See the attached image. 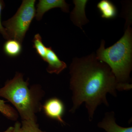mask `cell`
Wrapping results in <instances>:
<instances>
[{"mask_svg": "<svg viewBox=\"0 0 132 132\" xmlns=\"http://www.w3.org/2000/svg\"><path fill=\"white\" fill-rule=\"evenodd\" d=\"M69 69L73 103L69 112L74 113L85 102L90 121L98 106L102 104L109 106L108 93L116 97L117 91L132 88L131 84L118 82L108 65L98 60L94 54L75 58Z\"/></svg>", "mask_w": 132, "mask_h": 132, "instance_id": "6da1fadb", "label": "cell"}, {"mask_svg": "<svg viewBox=\"0 0 132 132\" xmlns=\"http://www.w3.org/2000/svg\"><path fill=\"white\" fill-rule=\"evenodd\" d=\"M28 85L22 74L16 72L14 78L0 88V97L7 99L15 107L22 120L37 122L36 114L42 108L41 101L45 93L40 85L30 88Z\"/></svg>", "mask_w": 132, "mask_h": 132, "instance_id": "7a4b0ae2", "label": "cell"}, {"mask_svg": "<svg viewBox=\"0 0 132 132\" xmlns=\"http://www.w3.org/2000/svg\"><path fill=\"white\" fill-rule=\"evenodd\" d=\"M126 24L127 28L121 39L107 48L102 40L95 54L98 60L108 65L117 81L122 84L129 83L132 67V29L131 23Z\"/></svg>", "mask_w": 132, "mask_h": 132, "instance_id": "3957f363", "label": "cell"}, {"mask_svg": "<svg viewBox=\"0 0 132 132\" xmlns=\"http://www.w3.org/2000/svg\"><path fill=\"white\" fill-rule=\"evenodd\" d=\"M35 0L23 1L15 14L3 22L9 39H14L22 43L35 16Z\"/></svg>", "mask_w": 132, "mask_h": 132, "instance_id": "277c9868", "label": "cell"}, {"mask_svg": "<svg viewBox=\"0 0 132 132\" xmlns=\"http://www.w3.org/2000/svg\"><path fill=\"white\" fill-rule=\"evenodd\" d=\"M45 113L48 117L55 120L65 125L62 117L65 112V106L63 102L57 98L48 99L42 106Z\"/></svg>", "mask_w": 132, "mask_h": 132, "instance_id": "5b68a950", "label": "cell"}, {"mask_svg": "<svg viewBox=\"0 0 132 132\" xmlns=\"http://www.w3.org/2000/svg\"><path fill=\"white\" fill-rule=\"evenodd\" d=\"M55 8H60L63 12L66 13L69 11V5L64 0H40L36 10V20H40L46 12Z\"/></svg>", "mask_w": 132, "mask_h": 132, "instance_id": "8992f818", "label": "cell"}, {"mask_svg": "<svg viewBox=\"0 0 132 132\" xmlns=\"http://www.w3.org/2000/svg\"><path fill=\"white\" fill-rule=\"evenodd\" d=\"M48 64L47 71L50 73L59 74L67 68V64L62 61L52 47H47L45 61Z\"/></svg>", "mask_w": 132, "mask_h": 132, "instance_id": "52a82bcc", "label": "cell"}, {"mask_svg": "<svg viewBox=\"0 0 132 132\" xmlns=\"http://www.w3.org/2000/svg\"><path fill=\"white\" fill-rule=\"evenodd\" d=\"M98 126L107 132H132V127H123L119 126L115 121L113 112H107L104 118L98 124Z\"/></svg>", "mask_w": 132, "mask_h": 132, "instance_id": "ba28073f", "label": "cell"}, {"mask_svg": "<svg viewBox=\"0 0 132 132\" xmlns=\"http://www.w3.org/2000/svg\"><path fill=\"white\" fill-rule=\"evenodd\" d=\"M74 8L71 14V20L74 24L82 29V26L89 21L85 14V8L88 1H73Z\"/></svg>", "mask_w": 132, "mask_h": 132, "instance_id": "9c48e42d", "label": "cell"}, {"mask_svg": "<svg viewBox=\"0 0 132 132\" xmlns=\"http://www.w3.org/2000/svg\"><path fill=\"white\" fill-rule=\"evenodd\" d=\"M97 7L101 13L102 18L112 19L117 15V9L113 3L108 0L101 1L98 3Z\"/></svg>", "mask_w": 132, "mask_h": 132, "instance_id": "30bf717a", "label": "cell"}, {"mask_svg": "<svg viewBox=\"0 0 132 132\" xmlns=\"http://www.w3.org/2000/svg\"><path fill=\"white\" fill-rule=\"evenodd\" d=\"M22 50L21 43L14 39L7 40L3 46L4 53L9 57H17L21 53Z\"/></svg>", "mask_w": 132, "mask_h": 132, "instance_id": "8fae6325", "label": "cell"}, {"mask_svg": "<svg viewBox=\"0 0 132 132\" xmlns=\"http://www.w3.org/2000/svg\"><path fill=\"white\" fill-rule=\"evenodd\" d=\"M33 47L35 49L39 56L45 61L47 54V47L42 42V38L39 34H36L33 39Z\"/></svg>", "mask_w": 132, "mask_h": 132, "instance_id": "7c38bea8", "label": "cell"}, {"mask_svg": "<svg viewBox=\"0 0 132 132\" xmlns=\"http://www.w3.org/2000/svg\"><path fill=\"white\" fill-rule=\"evenodd\" d=\"M6 102L0 100V112L4 116L12 120H16L18 118L17 112L11 106L5 104Z\"/></svg>", "mask_w": 132, "mask_h": 132, "instance_id": "4fadbf2b", "label": "cell"}, {"mask_svg": "<svg viewBox=\"0 0 132 132\" xmlns=\"http://www.w3.org/2000/svg\"><path fill=\"white\" fill-rule=\"evenodd\" d=\"M21 132H47L39 128L37 122L32 121L22 120L21 127Z\"/></svg>", "mask_w": 132, "mask_h": 132, "instance_id": "5bb4252c", "label": "cell"}, {"mask_svg": "<svg viewBox=\"0 0 132 132\" xmlns=\"http://www.w3.org/2000/svg\"><path fill=\"white\" fill-rule=\"evenodd\" d=\"M5 7V3L3 1L0 0V33L2 35L3 37L6 40L9 39L8 36L5 28L3 27L1 22V13L2 10Z\"/></svg>", "mask_w": 132, "mask_h": 132, "instance_id": "9a60e30c", "label": "cell"}, {"mask_svg": "<svg viewBox=\"0 0 132 132\" xmlns=\"http://www.w3.org/2000/svg\"><path fill=\"white\" fill-rule=\"evenodd\" d=\"M21 125L19 122H16L15 124L13 132H21Z\"/></svg>", "mask_w": 132, "mask_h": 132, "instance_id": "2e32d148", "label": "cell"}, {"mask_svg": "<svg viewBox=\"0 0 132 132\" xmlns=\"http://www.w3.org/2000/svg\"><path fill=\"white\" fill-rule=\"evenodd\" d=\"M14 130V127H10L5 131L3 132H13Z\"/></svg>", "mask_w": 132, "mask_h": 132, "instance_id": "e0dca14e", "label": "cell"}]
</instances>
